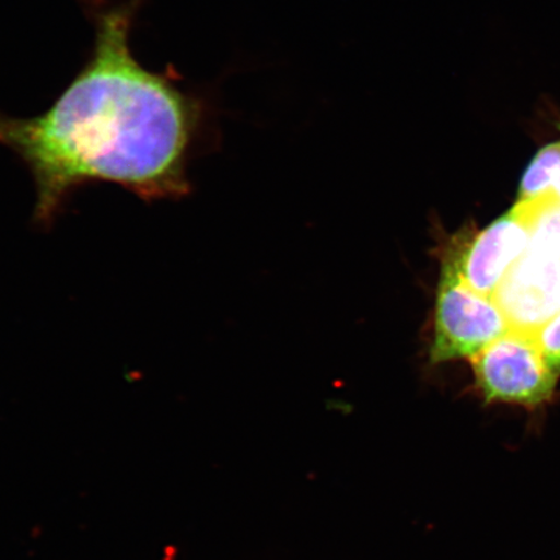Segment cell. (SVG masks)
<instances>
[{"mask_svg":"<svg viewBox=\"0 0 560 560\" xmlns=\"http://www.w3.org/2000/svg\"><path fill=\"white\" fill-rule=\"evenodd\" d=\"M560 175V140L545 145L525 171L521 184L520 200L532 201L555 195Z\"/></svg>","mask_w":560,"mask_h":560,"instance_id":"cell-6","label":"cell"},{"mask_svg":"<svg viewBox=\"0 0 560 560\" xmlns=\"http://www.w3.org/2000/svg\"><path fill=\"white\" fill-rule=\"evenodd\" d=\"M492 298L510 330L536 335L560 314V255L527 248Z\"/></svg>","mask_w":560,"mask_h":560,"instance_id":"cell-5","label":"cell"},{"mask_svg":"<svg viewBox=\"0 0 560 560\" xmlns=\"http://www.w3.org/2000/svg\"><path fill=\"white\" fill-rule=\"evenodd\" d=\"M470 361L476 388L486 404L536 411L556 396L559 375L546 363L535 335L510 330Z\"/></svg>","mask_w":560,"mask_h":560,"instance_id":"cell-2","label":"cell"},{"mask_svg":"<svg viewBox=\"0 0 560 560\" xmlns=\"http://www.w3.org/2000/svg\"><path fill=\"white\" fill-rule=\"evenodd\" d=\"M552 194H555L556 198L560 201V175L555 186V191H552Z\"/></svg>","mask_w":560,"mask_h":560,"instance_id":"cell-8","label":"cell"},{"mask_svg":"<svg viewBox=\"0 0 560 560\" xmlns=\"http://www.w3.org/2000/svg\"><path fill=\"white\" fill-rule=\"evenodd\" d=\"M544 198L517 201L510 212L474 237L453 240L445 248L443 260L454 266L470 289L492 298L509 270L527 250Z\"/></svg>","mask_w":560,"mask_h":560,"instance_id":"cell-4","label":"cell"},{"mask_svg":"<svg viewBox=\"0 0 560 560\" xmlns=\"http://www.w3.org/2000/svg\"><path fill=\"white\" fill-rule=\"evenodd\" d=\"M548 366L560 376V314L535 335Z\"/></svg>","mask_w":560,"mask_h":560,"instance_id":"cell-7","label":"cell"},{"mask_svg":"<svg viewBox=\"0 0 560 560\" xmlns=\"http://www.w3.org/2000/svg\"><path fill=\"white\" fill-rule=\"evenodd\" d=\"M95 30L85 67L44 115L0 112V145L34 178V220L50 225L77 188L109 182L145 200L190 190L187 163L208 115L175 72H151L132 55L139 0H85Z\"/></svg>","mask_w":560,"mask_h":560,"instance_id":"cell-1","label":"cell"},{"mask_svg":"<svg viewBox=\"0 0 560 560\" xmlns=\"http://www.w3.org/2000/svg\"><path fill=\"white\" fill-rule=\"evenodd\" d=\"M509 331V322L493 298L470 289L454 266L443 260L430 348L432 365L471 360Z\"/></svg>","mask_w":560,"mask_h":560,"instance_id":"cell-3","label":"cell"}]
</instances>
